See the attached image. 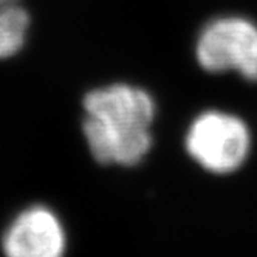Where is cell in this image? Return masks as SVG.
I'll return each instance as SVG.
<instances>
[{"mask_svg": "<svg viewBox=\"0 0 257 257\" xmlns=\"http://www.w3.org/2000/svg\"><path fill=\"white\" fill-rule=\"evenodd\" d=\"M30 14L21 0H0V61L21 53L30 33Z\"/></svg>", "mask_w": 257, "mask_h": 257, "instance_id": "5", "label": "cell"}, {"mask_svg": "<svg viewBox=\"0 0 257 257\" xmlns=\"http://www.w3.org/2000/svg\"><path fill=\"white\" fill-rule=\"evenodd\" d=\"M87 148L105 166L132 168L152 149L157 102L148 90L115 82L88 91L82 102Z\"/></svg>", "mask_w": 257, "mask_h": 257, "instance_id": "1", "label": "cell"}, {"mask_svg": "<svg viewBox=\"0 0 257 257\" xmlns=\"http://www.w3.org/2000/svg\"><path fill=\"white\" fill-rule=\"evenodd\" d=\"M195 58L209 73L237 71L257 81V25L237 16L211 21L197 38Z\"/></svg>", "mask_w": 257, "mask_h": 257, "instance_id": "3", "label": "cell"}, {"mask_svg": "<svg viewBox=\"0 0 257 257\" xmlns=\"http://www.w3.org/2000/svg\"><path fill=\"white\" fill-rule=\"evenodd\" d=\"M185 144L197 164L208 172L222 175L242 166L251 138L243 119L220 110H208L191 122Z\"/></svg>", "mask_w": 257, "mask_h": 257, "instance_id": "2", "label": "cell"}, {"mask_svg": "<svg viewBox=\"0 0 257 257\" xmlns=\"http://www.w3.org/2000/svg\"><path fill=\"white\" fill-rule=\"evenodd\" d=\"M68 237L62 218L47 205L17 212L2 234L4 257H65Z\"/></svg>", "mask_w": 257, "mask_h": 257, "instance_id": "4", "label": "cell"}]
</instances>
